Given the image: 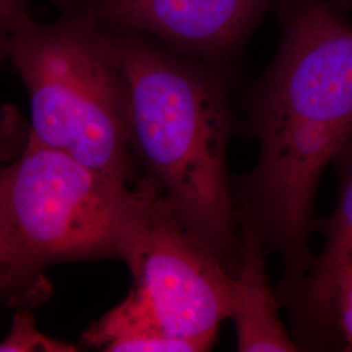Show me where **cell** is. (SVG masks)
Instances as JSON below:
<instances>
[{
    "instance_id": "cell-1",
    "label": "cell",
    "mask_w": 352,
    "mask_h": 352,
    "mask_svg": "<svg viewBox=\"0 0 352 352\" xmlns=\"http://www.w3.org/2000/svg\"><path fill=\"white\" fill-rule=\"evenodd\" d=\"M279 45L251 100L260 158L248 214L298 282L324 170L352 141V24L327 0H277Z\"/></svg>"
},
{
    "instance_id": "cell-2",
    "label": "cell",
    "mask_w": 352,
    "mask_h": 352,
    "mask_svg": "<svg viewBox=\"0 0 352 352\" xmlns=\"http://www.w3.org/2000/svg\"><path fill=\"white\" fill-rule=\"evenodd\" d=\"M106 26L126 77L133 155L176 222L230 267L239 244L227 183L231 110L225 68L139 32Z\"/></svg>"
},
{
    "instance_id": "cell-3",
    "label": "cell",
    "mask_w": 352,
    "mask_h": 352,
    "mask_svg": "<svg viewBox=\"0 0 352 352\" xmlns=\"http://www.w3.org/2000/svg\"><path fill=\"white\" fill-rule=\"evenodd\" d=\"M52 3L54 21L28 13L6 45L29 96L30 139L136 183L128 88L110 30L85 0Z\"/></svg>"
},
{
    "instance_id": "cell-4",
    "label": "cell",
    "mask_w": 352,
    "mask_h": 352,
    "mask_svg": "<svg viewBox=\"0 0 352 352\" xmlns=\"http://www.w3.org/2000/svg\"><path fill=\"white\" fill-rule=\"evenodd\" d=\"M166 205L151 180L126 183L30 139L0 168V227L20 274L46 289L42 270L63 261L126 263Z\"/></svg>"
},
{
    "instance_id": "cell-5",
    "label": "cell",
    "mask_w": 352,
    "mask_h": 352,
    "mask_svg": "<svg viewBox=\"0 0 352 352\" xmlns=\"http://www.w3.org/2000/svg\"><path fill=\"white\" fill-rule=\"evenodd\" d=\"M126 264L133 286L124 302L84 334L103 349L132 333L153 331L212 349L221 324L234 312V276L213 252L193 238L167 205L138 240Z\"/></svg>"
},
{
    "instance_id": "cell-6",
    "label": "cell",
    "mask_w": 352,
    "mask_h": 352,
    "mask_svg": "<svg viewBox=\"0 0 352 352\" xmlns=\"http://www.w3.org/2000/svg\"><path fill=\"white\" fill-rule=\"evenodd\" d=\"M106 25L139 32L184 56L225 68L277 0H85Z\"/></svg>"
},
{
    "instance_id": "cell-7",
    "label": "cell",
    "mask_w": 352,
    "mask_h": 352,
    "mask_svg": "<svg viewBox=\"0 0 352 352\" xmlns=\"http://www.w3.org/2000/svg\"><path fill=\"white\" fill-rule=\"evenodd\" d=\"M239 265L234 276V312L238 350L241 352L298 351L278 314L269 283L264 239L251 217L243 214Z\"/></svg>"
},
{
    "instance_id": "cell-8",
    "label": "cell",
    "mask_w": 352,
    "mask_h": 352,
    "mask_svg": "<svg viewBox=\"0 0 352 352\" xmlns=\"http://www.w3.org/2000/svg\"><path fill=\"white\" fill-rule=\"evenodd\" d=\"M302 302L314 333L325 336L342 351H352V260L312 266L304 278Z\"/></svg>"
},
{
    "instance_id": "cell-9",
    "label": "cell",
    "mask_w": 352,
    "mask_h": 352,
    "mask_svg": "<svg viewBox=\"0 0 352 352\" xmlns=\"http://www.w3.org/2000/svg\"><path fill=\"white\" fill-rule=\"evenodd\" d=\"M340 197L334 212L320 223L325 247L311 266L327 267L352 260V141L340 155Z\"/></svg>"
},
{
    "instance_id": "cell-10",
    "label": "cell",
    "mask_w": 352,
    "mask_h": 352,
    "mask_svg": "<svg viewBox=\"0 0 352 352\" xmlns=\"http://www.w3.org/2000/svg\"><path fill=\"white\" fill-rule=\"evenodd\" d=\"M74 346L42 334L28 308H21L13 318L8 336L0 342V352H72Z\"/></svg>"
},
{
    "instance_id": "cell-11",
    "label": "cell",
    "mask_w": 352,
    "mask_h": 352,
    "mask_svg": "<svg viewBox=\"0 0 352 352\" xmlns=\"http://www.w3.org/2000/svg\"><path fill=\"white\" fill-rule=\"evenodd\" d=\"M45 294V289L33 286L20 274L11 245L0 227V307L3 304L28 307L41 302Z\"/></svg>"
},
{
    "instance_id": "cell-12",
    "label": "cell",
    "mask_w": 352,
    "mask_h": 352,
    "mask_svg": "<svg viewBox=\"0 0 352 352\" xmlns=\"http://www.w3.org/2000/svg\"><path fill=\"white\" fill-rule=\"evenodd\" d=\"M30 136V126L14 104L0 107V168L16 160Z\"/></svg>"
},
{
    "instance_id": "cell-13",
    "label": "cell",
    "mask_w": 352,
    "mask_h": 352,
    "mask_svg": "<svg viewBox=\"0 0 352 352\" xmlns=\"http://www.w3.org/2000/svg\"><path fill=\"white\" fill-rule=\"evenodd\" d=\"M28 13V0H0V62L6 59V45L13 29Z\"/></svg>"
},
{
    "instance_id": "cell-14",
    "label": "cell",
    "mask_w": 352,
    "mask_h": 352,
    "mask_svg": "<svg viewBox=\"0 0 352 352\" xmlns=\"http://www.w3.org/2000/svg\"><path fill=\"white\" fill-rule=\"evenodd\" d=\"M329 6L342 16H349L352 13V0H327Z\"/></svg>"
}]
</instances>
